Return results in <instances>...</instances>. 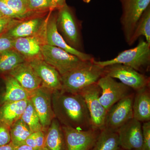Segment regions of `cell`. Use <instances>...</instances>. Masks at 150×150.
I'll return each instance as SVG.
<instances>
[{
  "label": "cell",
  "mask_w": 150,
  "mask_h": 150,
  "mask_svg": "<svg viewBox=\"0 0 150 150\" xmlns=\"http://www.w3.org/2000/svg\"><path fill=\"white\" fill-rule=\"evenodd\" d=\"M53 92L41 86L31 92L30 100L35 108L45 132L55 118L52 108V96Z\"/></svg>",
  "instance_id": "cell-11"
},
{
  "label": "cell",
  "mask_w": 150,
  "mask_h": 150,
  "mask_svg": "<svg viewBox=\"0 0 150 150\" xmlns=\"http://www.w3.org/2000/svg\"><path fill=\"white\" fill-rule=\"evenodd\" d=\"M50 11L46 26V40L47 44L65 50L70 54L77 56L83 61H92L94 58L90 54L78 51L69 46L58 31L56 25L57 13L51 14Z\"/></svg>",
  "instance_id": "cell-16"
},
{
  "label": "cell",
  "mask_w": 150,
  "mask_h": 150,
  "mask_svg": "<svg viewBox=\"0 0 150 150\" xmlns=\"http://www.w3.org/2000/svg\"><path fill=\"white\" fill-rule=\"evenodd\" d=\"M8 73L23 87L30 92L41 86V80L27 61L18 65Z\"/></svg>",
  "instance_id": "cell-18"
},
{
  "label": "cell",
  "mask_w": 150,
  "mask_h": 150,
  "mask_svg": "<svg viewBox=\"0 0 150 150\" xmlns=\"http://www.w3.org/2000/svg\"><path fill=\"white\" fill-rule=\"evenodd\" d=\"M21 118L29 126L33 132L40 131L45 132L40 123L37 112L30 99L28 100L27 106Z\"/></svg>",
  "instance_id": "cell-27"
},
{
  "label": "cell",
  "mask_w": 150,
  "mask_h": 150,
  "mask_svg": "<svg viewBox=\"0 0 150 150\" xmlns=\"http://www.w3.org/2000/svg\"><path fill=\"white\" fill-rule=\"evenodd\" d=\"M0 150H15V147L11 142L7 144L0 146Z\"/></svg>",
  "instance_id": "cell-38"
},
{
  "label": "cell",
  "mask_w": 150,
  "mask_h": 150,
  "mask_svg": "<svg viewBox=\"0 0 150 150\" xmlns=\"http://www.w3.org/2000/svg\"><path fill=\"white\" fill-rule=\"evenodd\" d=\"M15 150H36L30 146L25 144H22L15 148Z\"/></svg>",
  "instance_id": "cell-37"
},
{
  "label": "cell",
  "mask_w": 150,
  "mask_h": 150,
  "mask_svg": "<svg viewBox=\"0 0 150 150\" xmlns=\"http://www.w3.org/2000/svg\"><path fill=\"white\" fill-rule=\"evenodd\" d=\"M57 10L56 25L58 31L69 46L81 51V23L73 10L67 4Z\"/></svg>",
  "instance_id": "cell-4"
},
{
  "label": "cell",
  "mask_w": 150,
  "mask_h": 150,
  "mask_svg": "<svg viewBox=\"0 0 150 150\" xmlns=\"http://www.w3.org/2000/svg\"><path fill=\"white\" fill-rule=\"evenodd\" d=\"M21 20L10 18L5 16L0 17V35L5 33L9 29Z\"/></svg>",
  "instance_id": "cell-30"
},
{
  "label": "cell",
  "mask_w": 150,
  "mask_h": 150,
  "mask_svg": "<svg viewBox=\"0 0 150 150\" xmlns=\"http://www.w3.org/2000/svg\"><path fill=\"white\" fill-rule=\"evenodd\" d=\"M142 123L134 118L117 130L119 144L124 150H142L143 140Z\"/></svg>",
  "instance_id": "cell-13"
},
{
  "label": "cell",
  "mask_w": 150,
  "mask_h": 150,
  "mask_svg": "<svg viewBox=\"0 0 150 150\" xmlns=\"http://www.w3.org/2000/svg\"><path fill=\"white\" fill-rule=\"evenodd\" d=\"M134 93L118 101L108 111L105 128L117 131L132 118Z\"/></svg>",
  "instance_id": "cell-12"
},
{
  "label": "cell",
  "mask_w": 150,
  "mask_h": 150,
  "mask_svg": "<svg viewBox=\"0 0 150 150\" xmlns=\"http://www.w3.org/2000/svg\"><path fill=\"white\" fill-rule=\"evenodd\" d=\"M120 150H123V149H120Z\"/></svg>",
  "instance_id": "cell-42"
},
{
  "label": "cell",
  "mask_w": 150,
  "mask_h": 150,
  "mask_svg": "<svg viewBox=\"0 0 150 150\" xmlns=\"http://www.w3.org/2000/svg\"><path fill=\"white\" fill-rule=\"evenodd\" d=\"M11 142L15 148L22 144L33 133L24 121L20 118L10 127Z\"/></svg>",
  "instance_id": "cell-26"
},
{
  "label": "cell",
  "mask_w": 150,
  "mask_h": 150,
  "mask_svg": "<svg viewBox=\"0 0 150 150\" xmlns=\"http://www.w3.org/2000/svg\"><path fill=\"white\" fill-rule=\"evenodd\" d=\"M94 60L86 61L79 67L62 76L61 91L79 93L84 88L96 83L105 75L104 68L94 63Z\"/></svg>",
  "instance_id": "cell-2"
},
{
  "label": "cell",
  "mask_w": 150,
  "mask_h": 150,
  "mask_svg": "<svg viewBox=\"0 0 150 150\" xmlns=\"http://www.w3.org/2000/svg\"><path fill=\"white\" fill-rule=\"evenodd\" d=\"M121 149L117 131L104 128L100 131L92 150H120Z\"/></svg>",
  "instance_id": "cell-23"
},
{
  "label": "cell",
  "mask_w": 150,
  "mask_h": 150,
  "mask_svg": "<svg viewBox=\"0 0 150 150\" xmlns=\"http://www.w3.org/2000/svg\"><path fill=\"white\" fill-rule=\"evenodd\" d=\"M3 16H4L3 15V14L1 13L0 12V17H1Z\"/></svg>",
  "instance_id": "cell-41"
},
{
  "label": "cell",
  "mask_w": 150,
  "mask_h": 150,
  "mask_svg": "<svg viewBox=\"0 0 150 150\" xmlns=\"http://www.w3.org/2000/svg\"><path fill=\"white\" fill-rule=\"evenodd\" d=\"M5 91L0 100V104L5 103L20 101L30 99L31 92L23 87L13 77L8 75L4 79Z\"/></svg>",
  "instance_id": "cell-20"
},
{
  "label": "cell",
  "mask_w": 150,
  "mask_h": 150,
  "mask_svg": "<svg viewBox=\"0 0 150 150\" xmlns=\"http://www.w3.org/2000/svg\"><path fill=\"white\" fill-rule=\"evenodd\" d=\"M38 150H48V149H47V148L45 147H44L41 148V149H39Z\"/></svg>",
  "instance_id": "cell-40"
},
{
  "label": "cell",
  "mask_w": 150,
  "mask_h": 150,
  "mask_svg": "<svg viewBox=\"0 0 150 150\" xmlns=\"http://www.w3.org/2000/svg\"><path fill=\"white\" fill-rule=\"evenodd\" d=\"M13 40L5 33L0 35V54L7 50L13 49Z\"/></svg>",
  "instance_id": "cell-34"
},
{
  "label": "cell",
  "mask_w": 150,
  "mask_h": 150,
  "mask_svg": "<svg viewBox=\"0 0 150 150\" xmlns=\"http://www.w3.org/2000/svg\"><path fill=\"white\" fill-rule=\"evenodd\" d=\"M41 54L42 59L56 69L62 76L76 69L86 62L62 48L48 44L42 46Z\"/></svg>",
  "instance_id": "cell-5"
},
{
  "label": "cell",
  "mask_w": 150,
  "mask_h": 150,
  "mask_svg": "<svg viewBox=\"0 0 150 150\" xmlns=\"http://www.w3.org/2000/svg\"><path fill=\"white\" fill-rule=\"evenodd\" d=\"M45 133L44 147L49 150H64V133L61 123L54 118Z\"/></svg>",
  "instance_id": "cell-22"
},
{
  "label": "cell",
  "mask_w": 150,
  "mask_h": 150,
  "mask_svg": "<svg viewBox=\"0 0 150 150\" xmlns=\"http://www.w3.org/2000/svg\"><path fill=\"white\" fill-rule=\"evenodd\" d=\"M34 140L38 150L44 147L45 144V132L40 131L33 132Z\"/></svg>",
  "instance_id": "cell-35"
},
{
  "label": "cell",
  "mask_w": 150,
  "mask_h": 150,
  "mask_svg": "<svg viewBox=\"0 0 150 150\" xmlns=\"http://www.w3.org/2000/svg\"><path fill=\"white\" fill-rule=\"evenodd\" d=\"M45 44H47L46 28L37 35L14 39L13 48L24 56L28 61L36 58H42L41 48Z\"/></svg>",
  "instance_id": "cell-17"
},
{
  "label": "cell",
  "mask_w": 150,
  "mask_h": 150,
  "mask_svg": "<svg viewBox=\"0 0 150 150\" xmlns=\"http://www.w3.org/2000/svg\"><path fill=\"white\" fill-rule=\"evenodd\" d=\"M122 7L121 18L125 40L129 43L137 22L150 5V0H120Z\"/></svg>",
  "instance_id": "cell-8"
},
{
  "label": "cell",
  "mask_w": 150,
  "mask_h": 150,
  "mask_svg": "<svg viewBox=\"0 0 150 150\" xmlns=\"http://www.w3.org/2000/svg\"><path fill=\"white\" fill-rule=\"evenodd\" d=\"M104 71L105 75L118 79L135 91L149 86V78L128 66L115 64L104 67Z\"/></svg>",
  "instance_id": "cell-9"
},
{
  "label": "cell",
  "mask_w": 150,
  "mask_h": 150,
  "mask_svg": "<svg viewBox=\"0 0 150 150\" xmlns=\"http://www.w3.org/2000/svg\"><path fill=\"white\" fill-rule=\"evenodd\" d=\"M96 83L101 90L100 102L107 111L118 101L134 93L132 89L107 75L101 77Z\"/></svg>",
  "instance_id": "cell-6"
},
{
  "label": "cell",
  "mask_w": 150,
  "mask_h": 150,
  "mask_svg": "<svg viewBox=\"0 0 150 150\" xmlns=\"http://www.w3.org/2000/svg\"><path fill=\"white\" fill-rule=\"evenodd\" d=\"M133 104L134 119L144 123L150 121V93L149 86L136 91Z\"/></svg>",
  "instance_id": "cell-19"
},
{
  "label": "cell",
  "mask_w": 150,
  "mask_h": 150,
  "mask_svg": "<svg viewBox=\"0 0 150 150\" xmlns=\"http://www.w3.org/2000/svg\"><path fill=\"white\" fill-rule=\"evenodd\" d=\"M84 2L87 3V4H88V3H89L91 1V0H83Z\"/></svg>",
  "instance_id": "cell-39"
},
{
  "label": "cell",
  "mask_w": 150,
  "mask_h": 150,
  "mask_svg": "<svg viewBox=\"0 0 150 150\" xmlns=\"http://www.w3.org/2000/svg\"><path fill=\"white\" fill-rule=\"evenodd\" d=\"M101 93V89L96 83L87 87L79 93L85 101L90 115L92 128L99 131L105 128L108 112L100 102Z\"/></svg>",
  "instance_id": "cell-7"
},
{
  "label": "cell",
  "mask_w": 150,
  "mask_h": 150,
  "mask_svg": "<svg viewBox=\"0 0 150 150\" xmlns=\"http://www.w3.org/2000/svg\"><path fill=\"white\" fill-rule=\"evenodd\" d=\"M143 144L142 150H150V121L142 125Z\"/></svg>",
  "instance_id": "cell-33"
},
{
  "label": "cell",
  "mask_w": 150,
  "mask_h": 150,
  "mask_svg": "<svg viewBox=\"0 0 150 150\" xmlns=\"http://www.w3.org/2000/svg\"><path fill=\"white\" fill-rule=\"evenodd\" d=\"M28 8L35 14H41L51 11V0H27Z\"/></svg>",
  "instance_id": "cell-29"
},
{
  "label": "cell",
  "mask_w": 150,
  "mask_h": 150,
  "mask_svg": "<svg viewBox=\"0 0 150 150\" xmlns=\"http://www.w3.org/2000/svg\"><path fill=\"white\" fill-rule=\"evenodd\" d=\"M142 36L145 37L146 41L150 46V5L141 16L128 44L132 45Z\"/></svg>",
  "instance_id": "cell-25"
},
{
  "label": "cell",
  "mask_w": 150,
  "mask_h": 150,
  "mask_svg": "<svg viewBox=\"0 0 150 150\" xmlns=\"http://www.w3.org/2000/svg\"><path fill=\"white\" fill-rule=\"evenodd\" d=\"M0 12L4 16L17 20H23L18 14L9 7L3 0H0Z\"/></svg>",
  "instance_id": "cell-32"
},
{
  "label": "cell",
  "mask_w": 150,
  "mask_h": 150,
  "mask_svg": "<svg viewBox=\"0 0 150 150\" xmlns=\"http://www.w3.org/2000/svg\"><path fill=\"white\" fill-rule=\"evenodd\" d=\"M49 14L47 17L37 14L22 20L5 34L13 40L37 35L46 29Z\"/></svg>",
  "instance_id": "cell-14"
},
{
  "label": "cell",
  "mask_w": 150,
  "mask_h": 150,
  "mask_svg": "<svg viewBox=\"0 0 150 150\" xmlns=\"http://www.w3.org/2000/svg\"><path fill=\"white\" fill-rule=\"evenodd\" d=\"M11 142L10 127L0 121V146Z\"/></svg>",
  "instance_id": "cell-31"
},
{
  "label": "cell",
  "mask_w": 150,
  "mask_h": 150,
  "mask_svg": "<svg viewBox=\"0 0 150 150\" xmlns=\"http://www.w3.org/2000/svg\"></svg>",
  "instance_id": "cell-43"
},
{
  "label": "cell",
  "mask_w": 150,
  "mask_h": 150,
  "mask_svg": "<svg viewBox=\"0 0 150 150\" xmlns=\"http://www.w3.org/2000/svg\"><path fill=\"white\" fill-rule=\"evenodd\" d=\"M29 99L0 104V121L10 127L21 118Z\"/></svg>",
  "instance_id": "cell-21"
},
{
  "label": "cell",
  "mask_w": 150,
  "mask_h": 150,
  "mask_svg": "<svg viewBox=\"0 0 150 150\" xmlns=\"http://www.w3.org/2000/svg\"><path fill=\"white\" fill-rule=\"evenodd\" d=\"M94 63L104 67L120 64L133 68L139 72L148 71L150 65V46L143 39L134 48L122 51L114 59L105 61L93 60Z\"/></svg>",
  "instance_id": "cell-3"
},
{
  "label": "cell",
  "mask_w": 150,
  "mask_h": 150,
  "mask_svg": "<svg viewBox=\"0 0 150 150\" xmlns=\"http://www.w3.org/2000/svg\"><path fill=\"white\" fill-rule=\"evenodd\" d=\"M41 81V86L53 92L62 90V76L42 58L28 61Z\"/></svg>",
  "instance_id": "cell-15"
},
{
  "label": "cell",
  "mask_w": 150,
  "mask_h": 150,
  "mask_svg": "<svg viewBox=\"0 0 150 150\" xmlns=\"http://www.w3.org/2000/svg\"><path fill=\"white\" fill-rule=\"evenodd\" d=\"M66 0H51V11L58 10L66 5Z\"/></svg>",
  "instance_id": "cell-36"
},
{
  "label": "cell",
  "mask_w": 150,
  "mask_h": 150,
  "mask_svg": "<svg viewBox=\"0 0 150 150\" xmlns=\"http://www.w3.org/2000/svg\"><path fill=\"white\" fill-rule=\"evenodd\" d=\"M25 61L24 56L13 48L4 51L0 54V74L9 72Z\"/></svg>",
  "instance_id": "cell-24"
},
{
  "label": "cell",
  "mask_w": 150,
  "mask_h": 150,
  "mask_svg": "<svg viewBox=\"0 0 150 150\" xmlns=\"http://www.w3.org/2000/svg\"><path fill=\"white\" fill-rule=\"evenodd\" d=\"M67 150H91L100 133L92 129L80 130L62 126Z\"/></svg>",
  "instance_id": "cell-10"
},
{
  "label": "cell",
  "mask_w": 150,
  "mask_h": 150,
  "mask_svg": "<svg viewBox=\"0 0 150 150\" xmlns=\"http://www.w3.org/2000/svg\"><path fill=\"white\" fill-rule=\"evenodd\" d=\"M9 7L18 14L23 19L39 14L33 13L28 8L27 0H3Z\"/></svg>",
  "instance_id": "cell-28"
},
{
  "label": "cell",
  "mask_w": 150,
  "mask_h": 150,
  "mask_svg": "<svg viewBox=\"0 0 150 150\" xmlns=\"http://www.w3.org/2000/svg\"><path fill=\"white\" fill-rule=\"evenodd\" d=\"M52 104L55 118L62 126L80 130L93 128L88 109L80 93L54 91Z\"/></svg>",
  "instance_id": "cell-1"
}]
</instances>
